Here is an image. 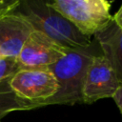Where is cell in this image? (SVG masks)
Wrapping results in <instances>:
<instances>
[{"mask_svg":"<svg viewBox=\"0 0 122 122\" xmlns=\"http://www.w3.org/2000/svg\"><path fill=\"white\" fill-rule=\"evenodd\" d=\"M120 83L107 59L102 54L93 57L83 84V103L92 104L99 99L113 96Z\"/></svg>","mask_w":122,"mask_h":122,"instance_id":"8992f818","label":"cell"},{"mask_svg":"<svg viewBox=\"0 0 122 122\" xmlns=\"http://www.w3.org/2000/svg\"><path fill=\"white\" fill-rule=\"evenodd\" d=\"M82 34L91 37L103 30L112 21L108 0H54L49 2Z\"/></svg>","mask_w":122,"mask_h":122,"instance_id":"3957f363","label":"cell"},{"mask_svg":"<svg viewBox=\"0 0 122 122\" xmlns=\"http://www.w3.org/2000/svg\"><path fill=\"white\" fill-rule=\"evenodd\" d=\"M92 43L86 48L69 49L67 54L48 67L57 80L59 90L51 98L39 103L40 108L48 105H73L83 103V84L86 72L94 53Z\"/></svg>","mask_w":122,"mask_h":122,"instance_id":"6da1fadb","label":"cell"},{"mask_svg":"<svg viewBox=\"0 0 122 122\" xmlns=\"http://www.w3.org/2000/svg\"><path fill=\"white\" fill-rule=\"evenodd\" d=\"M21 69L20 64L15 57L0 56V83L11 78Z\"/></svg>","mask_w":122,"mask_h":122,"instance_id":"30bf717a","label":"cell"},{"mask_svg":"<svg viewBox=\"0 0 122 122\" xmlns=\"http://www.w3.org/2000/svg\"><path fill=\"white\" fill-rule=\"evenodd\" d=\"M94 37L100 46L102 55L107 59L122 85V30L112 21L103 30L94 34Z\"/></svg>","mask_w":122,"mask_h":122,"instance_id":"ba28073f","label":"cell"},{"mask_svg":"<svg viewBox=\"0 0 122 122\" xmlns=\"http://www.w3.org/2000/svg\"><path fill=\"white\" fill-rule=\"evenodd\" d=\"M68 50L43 32L33 30L25 42L17 60L21 69H47L63 58Z\"/></svg>","mask_w":122,"mask_h":122,"instance_id":"5b68a950","label":"cell"},{"mask_svg":"<svg viewBox=\"0 0 122 122\" xmlns=\"http://www.w3.org/2000/svg\"><path fill=\"white\" fill-rule=\"evenodd\" d=\"M112 21L120 30H122V5L120 9L117 10V12L112 16Z\"/></svg>","mask_w":122,"mask_h":122,"instance_id":"4fadbf2b","label":"cell"},{"mask_svg":"<svg viewBox=\"0 0 122 122\" xmlns=\"http://www.w3.org/2000/svg\"><path fill=\"white\" fill-rule=\"evenodd\" d=\"M19 3L20 0H0V16L13 11Z\"/></svg>","mask_w":122,"mask_h":122,"instance_id":"8fae6325","label":"cell"},{"mask_svg":"<svg viewBox=\"0 0 122 122\" xmlns=\"http://www.w3.org/2000/svg\"><path fill=\"white\" fill-rule=\"evenodd\" d=\"M10 79L0 83V119L16 111H28L37 109L36 103L19 98L10 87Z\"/></svg>","mask_w":122,"mask_h":122,"instance_id":"9c48e42d","label":"cell"},{"mask_svg":"<svg viewBox=\"0 0 122 122\" xmlns=\"http://www.w3.org/2000/svg\"><path fill=\"white\" fill-rule=\"evenodd\" d=\"M33 30L31 24L15 10L0 16V56L17 58Z\"/></svg>","mask_w":122,"mask_h":122,"instance_id":"52a82bcc","label":"cell"},{"mask_svg":"<svg viewBox=\"0 0 122 122\" xmlns=\"http://www.w3.org/2000/svg\"><path fill=\"white\" fill-rule=\"evenodd\" d=\"M15 10L31 24L34 30L43 32L67 49L86 48L92 44L91 37L82 34L49 1L22 0Z\"/></svg>","mask_w":122,"mask_h":122,"instance_id":"7a4b0ae2","label":"cell"},{"mask_svg":"<svg viewBox=\"0 0 122 122\" xmlns=\"http://www.w3.org/2000/svg\"><path fill=\"white\" fill-rule=\"evenodd\" d=\"M10 87L21 99L39 103L52 97L59 90L56 78L47 69H22L10 80Z\"/></svg>","mask_w":122,"mask_h":122,"instance_id":"277c9868","label":"cell"},{"mask_svg":"<svg viewBox=\"0 0 122 122\" xmlns=\"http://www.w3.org/2000/svg\"><path fill=\"white\" fill-rule=\"evenodd\" d=\"M112 99L114 100L116 106L118 107V109L120 110L121 114H122V85L117 89V91L115 92V93L112 96Z\"/></svg>","mask_w":122,"mask_h":122,"instance_id":"7c38bea8","label":"cell"}]
</instances>
